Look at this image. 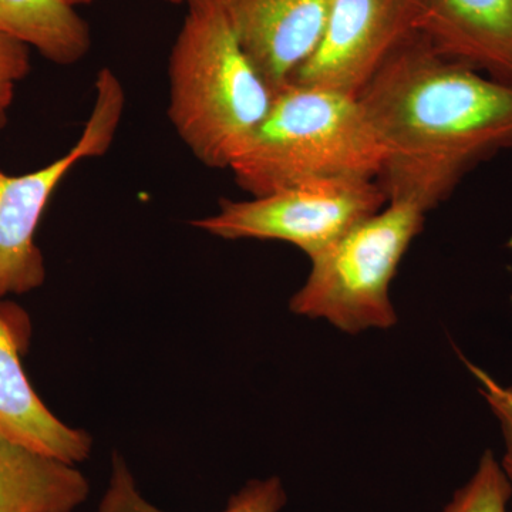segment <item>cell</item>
I'll return each mask as SVG.
<instances>
[{"label":"cell","instance_id":"6da1fadb","mask_svg":"<svg viewBox=\"0 0 512 512\" xmlns=\"http://www.w3.org/2000/svg\"><path fill=\"white\" fill-rule=\"evenodd\" d=\"M386 157L387 201L429 212L483 161L512 150V84L440 55L421 30L357 97Z\"/></svg>","mask_w":512,"mask_h":512},{"label":"cell","instance_id":"7a4b0ae2","mask_svg":"<svg viewBox=\"0 0 512 512\" xmlns=\"http://www.w3.org/2000/svg\"><path fill=\"white\" fill-rule=\"evenodd\" d=\"M274 99L220 0L188 3L168 59V117L194 157L229 170Z\"/></svg>","mask_w":512,"mask_h":512},{"label":"cell","instance_id":"3957f363","mask_svg":"<svg viewBox=\"0 0 512 512\" xmlns=\"http://www.w3.org/2000/svg\"><path fill=\"white\" fill-rule=\"evenodd\" d=\"M384 157L357 97L288 83L229 170L261 197L322 178L377 180Z\"/></svg>","mask_w":512,"mask_h":512},{"label":"cell","instance_id":"277c9868","mask_svg":"<svg viewBox=\"0 0 512 512\" xmlns=\"http://www.w3.org/2000/svg\"><path fill=\"white\" fill-rule=\"evenodd\" d=\"M427 212L409 201H387L311 259V274L292 296L291 311L323 319L342 332L389 329L397 322L390 285Z\"/></svg>","mask_w":512,"mask_h":512},{"label":"cell","instance_id":"5b68a950","mask_svg":"<svg viewBox=\"0 0 512 512\" xmlns=\"http://www.w3.org/2000/svg\"><path fill=\"white\" fill-rule=\"evenodd\" d=\"M386 204L377 180L322 178L251 200H221L217 214L191 225L229 241L288 242L313 259Z\"/></svg>","mask_w":512,"mask_h":512},{"label":"cell","instance_id":"8992f818","mask_svg":"<svg viewBox=\"0 0 512 512\" xmlns=\"http://www.w3.org/2000/svg\"><path fill=\"white\" fill-rule=\"evenodd\" d=\"M124 107L126 92L119 77L107 67L101 69L92 113L76 144L33 173L9 175L0 171V299L29 293L45 284V258L35 238L47 204L73 167L109 151Z\"/></svg>","mask_w":512,"mask_h":512},{"label":"cell","instance_id":"52a82bcc","mask_svg":"<svg viewBox=\"0 0 512 512\" xmlns=\"http://www.w3.org/2000/svg\"><path fill=\"white\" fill-rule=\"evenodd\" d=\"M427 0H333L325 30L291 82L359 97L404 40L419 32Z\"/></svg>","mask_w":512,"mask_h":512},{"label":"cell","instance_id":"ba28073f","mask_svg":"<svg viewBox=\"0 0 512 512\" xmlns=\"http://www.w3.org/2000/svg\"><path fill=\"white\" fill-rule=\"evenodd\" d=\"M30 336L28 313L0 299V434L74 466L89 457L92 437L57 419L37 396L22 365Z\"/></svg>","mask_w":512,"mask_h":512},{"label":"cell","instance_id":"9c48e42d","mask_svg":"<svg viewBox=\"0 0 512 512\" xmlns=\"http://www.w3.org/2000/svg\"><path fill=\"white\" fill-rule=\"evenodd\" d=\"M220 2L245 53L276 92L319 45L333 0Z\"/></svg>","mask_w":512,"mask_h":512},{"label":"cell","instance_id":"30bf717a","mask_svg":"<svg viewBox=\"0 0 512 512\" xmlns=\"http://www.w3.org/2000/svg\"><path fill=\"white\" fill-rule=\"evenodd\" d=\"M420 30L440 55L512 84V0H427Z\"/></svg>","mask_w":512,"mask_h":512},{"label":"cell","instance_id":"8fae6325","mask_svg":"<svg viewBox=\"0 0 512 512\" xmlns=\"http://www.w3.org/2000/svg\"><path fill=\"white\" fill-rule=\"evenodd\" d=\"M89 491L73 464L0 434V512H73Z\"/></svg>","mask_w":512,"mask_h":512},{"label":"cell","instance_id":"7c38bea8","mask_svg":"<svg viewBox=\"0 0 512 512\" xmlns=\"http://www.w3.org/2000/svg\"><path fill=\"white\" fill-rule=\"evenodd\" d=\"M0 35L59 66L82 62L93 45L89 23L66 0H0Z\"/></svg>","mask_w":512,"mask_h":512},{"label":"cell","instance_id":"4fadbf2b","mask_svg":"<svg viewBox=\"0 0 512 512\" xmlns=\"http://www.w3.org/2000/svg\"><path fill=\"white\" fill-rule=\"evenodd\" d=\"M286 505V491L279 478L252 480L229 498L222 512H279ZM96 512H164L144 500L123 458H113L109 488Z\"/></svg>","mask_w":512,"mask_h":512},{"label":"cell","instance_id":"5bb4252c","mask_svg":"<svg viewBox=\"0 0 512 512\" xmlns=\"http://www.w3.org/2000/svg\"><path fill=\"white\" fill-rule=\"evenodd\" d=\"M512 484L491 451L480 458L476 473L454 493L443 512H511Z\"/></svg>","mask_w":512,"mask_h":512},{"label":"cell","instance_id":"9a60e30c","mask_svg":"<svg viewBox=\"0 0 512 512\" xmlns=\"http://www.w3.org/2000/svg\"><path fill=\"white\" fill-rule=\"evenodd\" d=\"M32 70L30 47L12 37L0 35V130L6 127L16 87Z\"/></svg>","mask_w":512,"mask_h":512},{"label":"cell","instance_id":"2e32d148","mask_svg":"<svg viewBox=\"0 0 512 512\" xmlns=\"http://www.w3.org/2000/svg\"><path fill=\"white\" fill-rule=\"evenodd\" d=\"M466 365L476 377L480 392L490 406L491 412L500 421L505 441V454L500 463L512 484V386L498 383L483 369L468 363L467 360Z\"/></svg>","mask_w":512,"mask_h":512},{"label":"cell","instance_id":"e0dca14e","mask_svg":"<svg viewBox=\"0 0 512 512\" xmlns=\"http://www.w3.org/2000/svg\"><path fill=\"white\" fill-rule=\"evenodd\" d=\"M67 3L73 6V8H77V6L89 5V3L94 2V0H66ZM164 2L173 3V5H185L192 2V0H164Z\"/></svg>","mask_w":512,"mask_h":512},{"label":"cell","instance_id":"ac0fdd59","mask_svg":"<svg viewBox=\"0 0 512 512\" xmlns=\"http://www.w3.org/2000/svg\"><path fill=\"white\" fill-rule=\"evenodd\" d=\"M511 512H512V510H511Z\"/></svg>","mask_w":512,"mask_h":512}]
</instances>
